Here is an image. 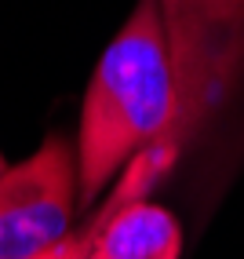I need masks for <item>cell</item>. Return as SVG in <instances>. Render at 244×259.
<instances>
[{
	"label": "cell",
	"instance_id": "cell-1",
	"mask_svg": "<svg viewBox=\"0 0 244 259\" xmlns=\"http://www.w3.org/2000/svg\"><path fill=\"white\" fill-rule=\"evenodd\" d=\"M179 106L182 77L161 0H138L124 29L102 51L84 95L77 139V183L84 212L138 153L153 146L168 150Z\"/></svg>",
	"mask_w": 244,
	"mask_h": 259
},
{
	"label": "cell",
	"instance_id": "cell-5",
	"mask_svg": "<svg viewBox=\"0 0 244 259\" xmlns=\"http://www.w3.org/2000/svg\"><path fill=\"white\" fill-rule=\"evenodd\" d=\"M4 171H8V164H4V157H0V179H4Z\"/></svg>",
	"mask_w": 244,
	"mask_h": 259
},
{
	"label": "cell",
	"instance_id": "cell-4",
	"mask_svg": "<svg viewBox=\"0 0 244 259\" xmlns=\"http://www.w3.org/2000/svg\"><path fill=\"white\" fill-rule=\"evenodd\" d=\"M91 241H95V212H91V219L84 223L80 230H73V234H69V241H66V245H59L55 252H47V255H40V259H88V252H91Z\"/></svg>",
	"mask_w": 244,
	"mask_h": 259
},
{
	"label": "cell",
	"instance_id": "cell-2",
	"mask_svg": "<svg viewBox=\"0 0 244 259\" xmlns=\"http://www.w3.org/2000/svg\"><path fill=\"white\" fill-rule=\"evenodd\" d=\"M80 201L77 150L51 139L0 179V259H40L66 245Z\"/></svg>",
	"mask_w": 244,
	"mask_h": 259
},
{
	"label": "cell",
	"instance_id": "cell-6",
	"mask_svg": "<svg viewBox=\"0 0 244 259\" xmlns=\"http://www.w3.org/2000/svg\"><path fill=\"white\" fill-rule=\"evenodd\" d=\"M88 255H91V252H88Z\"/></svg>",
	"mask_w": 244,
	"mask_h": 259
},
{
	"label": "cell",
	"instance_id": "cell-3",
	"mask_svg": "<svg viewBox=\"0 0 244 259\" xmlns=\"http://www.w3.org/2000/svg\"><path fill=\"white\" fill-rule=\"evenodd\" d=\"M182 227L161 204H150L120 179L95 212V241L88 259H179Z\"/></svg>",
	"mask_w": 244,
	"mask_h": 259
}]
</instances>
